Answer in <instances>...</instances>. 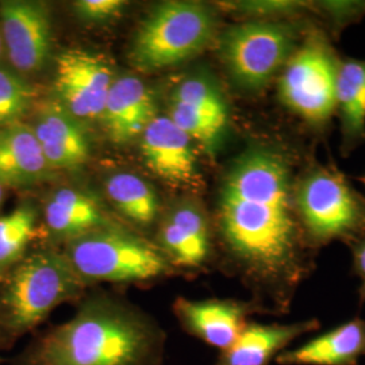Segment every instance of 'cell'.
Here are the masks:
<instances>
[{
  "instance_id": "1",
  "label": "cell",
  "mask_w": 365,
  "mask_h": 365,
  "mask_svg": "<svg viewBox=\"0 0 365 365\" xmlns=\"http://www.w3.org/2000/svg\"><path fill=\"white\" fill-rule=\"evenodd\" d=\"M294 168L272 146H252L226 172L218 200L222 244L242 274L287 314L313 269L294 205Z\"/></svg>"
},
{
  "instance_id": "2",
  "label": "cell",
  "mask_w": 365,
  "mask_h": 365,
  "mask_svg": "<svg viewBox=\"0 0 365 365\" xmlns=\"http://www.w3.org/2000/svg\"><path fill=\"white\" fill-rule=\"evenodd\" d=\"M168 336L128 302L93 295L68 321L37 333L11 365H163Z\"/></svg>"
},
{
  "instance_id": "3",
  "label": "cell",
  "mask_w": 365,
  "mask_h": 365,
  "mask_svg": "<svg viewBox=\"0 0 365 365\" xmlns=\"http://www.w3.org/2000/svg\"><path fill=\"white\" fill-rule=\"evenodd\" d=\"M84 288L63 250H30L0 280V353L33 333L58 306L80 298Z\"/></svg>"
},
{
  "instance_id": "4",
  "label": "cell",
  "mask_w": 365,
  "mask_h": 365,
  "mask_svg": "<svg viewBox=\"0 0 365 365\" xmlns=\"http://www.w3.org/2000/svg\"><path fill=\"white\" fill-rule=\"evenodd\" d=\"M63 252L86 287L92 283H146L173 269L156 244L108 223L68 241Z\"/></svg>"
},
{
  "instance_id": "5",
  "label": "cell",
  "mask_w": 365,
  "mask_h": 365,
  "mask_svg": "<svg viewBox=\"0 0 365 365\" xmlns=\"http://www.w3.org/2000/svg\"><path fill=\"white\" fill-rule=\"evenodd\" d=\"M217 27V14L207 4L164 1L138 27L131 43V63L143 71L185 63L209 46Z\"/></svg>"
},
{
  "instance_id": "6",
  "label": "cell",
  "mask_w": 365,
  "mask_h": 365,
  "mask_svg": "<svg viewBox=\"0 0 365 365\" xmlns=\"http://www.w3.org/2000/svg\"><path fill=\"white\" fill-rule=\"evenodd\" d=\"M294 205L312 249L365 237V199L333 168L314 165L295 179Z\"/></svg>"
},
{
  "instance_id": "7",
  "label": "cell",
  "mask_w": 365,
  "mask_h": 365,
  "mask_svg": "<svg viewBox=\"0 0 365 365\" xmlns=\"http://www.w3.org/2000/svg\"><path fill=\"white\" fill-rule=\"evenodd\" d=\"M294 21H250L226 29L218 52L230 78L241 90L267 87L286 66L304 33Z\"/></svg>"
},
{
  "instance_id": "8",
  "label": "cell",
  "mask_w": 365,
  "mask_h": 365,
  "mask_svg": "<svg viewBox=\"0 0 365 365\" xmlns=\"http://www.w3.org/2000/svg\"><path fill=\"white\" fill-rule=\"evenodd\" d=\"M339 60L325 34L306 31L279 73L282 105L312 128L322 129L337 111L336 87Z\"/></svg>"
},
{
  "instance_id": "9",
  "label": "cell",
  "mask_w": 365,
  "mask_h": 365,
  "mask_svg": "<svg viewBox=\"0 0 365 365\" xmlns=\"http://www.w3.org/2000/svg\"><path fill=\"white\" fill-rule=\"evenodd\" d=\"M0 33L11 66L36 72L52 52V22L46 4L31 0L0 3Z\"/></svg>"
},
{
  "instance_id": "10",
  "label": "cell",
  "mask_w": 365,
  "mask_h": 365,
  "mask_svg": "<svg viewBox=\"0 0 365 365\" xmlns=\"http://www.w3.org/2000/svg\"><path fill=\"white\" fill-rule=\"evenodd\" d=\"M173 313L184 333L220 352L230 348L255 313L267 309L235 299L191 300L178 298Z\"/></svg>"
},
{
  "instance_id": "11",
  "label": "cell",
  "mask_w": 365,
  "mask_h": 365,
  "mask_svg": "<svg viewBox=\"0 0 365 365\" xmlns=\"http://www.w3.org/2000/svg\"><path fill=\"white\" fill-rule=\"evenodd\" d=\"M113 81L111 69L90 53L68 51L57 58L54 87L61 103L75 118L102 117Z\"/></svg>"
},
{
  "instance_id": "12",
  "label": "cell",
  "mask_w": 365,
  "mask_h": 365,
  "mask_svg": "<svg viewBox=\"0 0 365 365\" xmlns=\"http://www.w3.org/2000/svg\"><path fill=\"white\" fill-rule=\"evenodd\" d=\"M191 138L170 117H155L141 134L145 163L160 178L173 184L194 180L196 156Z\"/></svg>"
},
{
  "instance_id": "13",
  "label": "cell",
  "mask_w": 365,
  "mask_h": 365,
  "mask_svg": "<svg viewBox=\"0 0 365 365\" xmlns=\"http://www.w3.org/2000/svg\"><path fill=\"white\" fill-rule=\"evenodd\" d=\"M319 327L317 318L295 324H260L250 319L235 344L220 353L214 365H271L294 341Z\"/></svg>"
},
{
  "instance_id": "14",
  "label": "cell",
  "mask_w": 365,
  "mask_h": 365,
  "mask_svg": "<svg viewBox=\"0 0 365 365\" xmlns=\"http://www.w3.org/2000/svg\"><path fill=\"white\" fill-rule=\"evenodd\" d=\"M31 128L51 170H75L88 160L90 144L86 133L66 107L56 102L46 103Z\"/></svg>"
},
{
  "instance_id": "15",
  "label": "cell",
  "mask_w": 365,
  "mask_h": 365,
  "mask_svg": "<svg viewBox=\"0 0 365 365\" xmlns=\"http://www.w3.org/2000/svg\"><path fill=\"white\" fill-rule=\"evenodd\" d=\"M172 268L200 269L212 255V240L205 214L195 206H182L164 222L157 245Z\"/></svg>"
},
{
  "instance_id": "16",
  "label": "cell",
  "mask_w": 365,
  "mask_h": 365,
  "mask_svg": "<svg viewBox=\"0 0 365 365\" xmlns=\"http://www.w3.org/2000/svg\"><path fill=\"white\" fill-rule=\"evenodd\" d=\"M153 96L135 76L114 78L106 98L102 118L110 137L128 143L143 134L155 115Z\"/></svg>"
},
{
  "instance_id": "17",
  "label": "cell",
  "mask_w": 365,
  "mask_h": 365,
  "mask_svg": "<svg viewBox=\"0 0 365 365\" xmlns=\"http://www.w3.org/2000/svg\"><path fill=\"white\" fill-rule=\"evenodd\" d=\"M365 356V321H351L309 339L274 360L279 365H359Z\"/></svg>"
},
{
  "instance_id": "18",
  "label": "cell",
  "mask_w": 365,
  "mask_h": 365,
  "mask_svg": "<svg viewBox=\"0 0 365 365\" xmlns=\"http://www.w3.org/2000/svg\"><path fill=\"white\" fill-rule=\"evenodd\" d=\"M51 170L31 126L22 122L0 129V182L27 187Z\"/></svg>"
},
{
  "instance_id": "19",
  "label": "cell",
  "mask_w": 365,
  "mask_h": 365,
  "mask_svg": "<svg viewBox=\"0 0 365 365\" xmlns=\"http://www.w3.org/2000/svg\"><path fill=\"white\" fill-rule=\"evenodd\" d=\"M45 222L53 237L66 244L107 223L96 200L72 188H63L52 196L45 207Z\"/></svg>"
},
{
  "instance_id": "20",
  "label": "cell",
  "mask_w": 365,
  "mask_h": 365,
  "mask_svg": "<svg viewBox=\"0 0 365 365\" xmlns=\"http://www.w3.org/2000/svg\"><path fill=\"white\" fill-rule=\"evenodd\" d=\"M336 105L345 146L365 140V60L339 61Z\"/></svg>"
},
{
  "instance_id": "21",
  "label": "cell",
  "mask_w": 365,
  "mask_h": 365,
  "mask_svg": "<svg viewBox=\"0 0 365 365\" xmlns=\"http://www.w3.org/2000/svg\"><path fill=\"white\" fill-rule=\"evenodd\" d=\"M107 195L130 221L148 226L156 218L158 200L153 188L133 173L113 175L107 185Z\"/></svg>"
},
{
  "instance_id": "22",
  "label": "cell",
  "mask_w": 365,
  "mask_h": 365,
  "mask_svg": "<svg viewBox=\"0 0 365 365\" xmlns=\"http://www.w3.org/2000/svg\"><path fill=\"white\" fill-rule=\"evenodd\" d=\"M36 211L21 206L0 217V280L30 252L36 235Z\"/></svg>"
},
{
  "instance_id": "23",
  "label": "cell",
  "mask_w": 365,
  "mask_h": 365,
  "mask_svg": "<svg viewBox=\"0 0 365 365\" xmlns=\"http://www.w3.org/2000/svg\"><path fill=\"white\" fill-rule=\"evenodd\" d=\"M173 103L191 107L223 125H227V103L218 86L205 76H192L182 80L173 93Z\"/></svg>"
},
{
  "instance_id": "24",
  "label": "cell",
  "mask_w": 365,
  "mask_h": 365,
  "mask_svg": "<svg viewBox=\"0 0 365 365\" xmlns=\"http://www.w3.org/2000/svg\"><path fill=\"white\" fill-rule=\"evenodd\" d=\"M34 90L18 72L0 68V129L21 122L33 105Z\"/></svg>"
},
{
  "instance_id": "25",
  "label": "cell",
  "mask_w": 365,
  "mask_h": 365,
  "mask_svg": "<svg viewBox=\"0 0 365 365\" xmlns=\"http://www.w3.org/2000/svg\"><path fill=\"white\" fill-rule=\"evenodd\" d=\"M170 118L184 134L209 149L215 146L227 126L180 103L172 105Z\"/></svg>"
},
{
  "instance_id": "26",
  "label": "cell",
  "mask_w": 365,
  "mask_h": 365,
  "mask_svg": "<svg viewBox=\"0 0 365 365\" xmlns=\"http://www.w3.org/2000/svg\"><path fill=\"white\" fill-rule=\"evenodd\" d=\"M237 9L260 16V21H265V18H268L267 21H292V18L307 11L310 6L302 1H252L241 3Z\"/></svg>"
},
{
  "instance_id": "27",
  "label": "cell",
  "mask_w": 365,
  "mask_h": 365,
  "mask_svg": "<svg viewBox=\"0 0 365 365\" xmlns=\"http://www.w3.org/2000/svg\"><path fill=\"white\" fill-rule=\"evenodd\" d=\"M125 4L122 0H78L73 9L81 21L103 22L120 13Z\"/></svg>"
},
{
  "instance_id": "28",
  "label": "cell",
  "mask_w": 365,
  "mask_h": 365,
  "mask_svg": "<svg viewBox=\"0 0 365 365\" xmlns=\"http://www.w3.org/2000/svg\"><path fill=\"white\" fill-rule=\"evenodd\" d=\"M353 272L360 279V303L365 302V237L351 244Z\"/></svg>"
},
{
  "instance_id": "29",
  "label": "cell",
  "mask_w": 365,
  "mask_h": 365,
  "mask_svg": "<svg viewBox=\"0 0 365 365\" xmlns=\"http://www.w3.org/2000/svg\"><path fill=\"white\" fill-rule=\"evenodd\" d=\"M4 185L0 182V203H1V200H3V194H4Z\"/></svg>"
},
{
  "instance_id": "30",
  "label": "cell",
  "mask_w": 365,
  "mask_h": 365,
  "mask_svg": "<svg viewBox=\"0 0 365 365\" xmlns=\"http://www.w3.org/2000/svg\"><path fill=\"white\" fill-rule=\"evenodd\" d=\"M1 52H3V38H1V33H0V56H1Z\"/></svg>"
},
{
  "instance_id": "31",
  "label": "cell",
  "mask_w": 365,
  "mask_h": 365,
  "mask_svg": "<svg viewBox=\"0 0 365 365\" xmlns=\"http://www.w3.org/2000/svg\"><path fill=\"white\" fill-rule=\"evenodd\" d=\"M360 180H361V182H363V184H364V185H365V176H363V178H361V179H360Z\"/></svg>"
},
{
  "instance_id": "32",
  "label": "cell",
  "mask_w": 365,
  "mask_h": 365,
  "mask_svg": "<svg viewBox=\"0 0 365 365\" xmlns=\"http://www.w3.org/2000/svg\"><path fill=\"white\" fill-rule=\"evenodd\" d=\"M0 363H1V359H0Z\"/></svg>"
}]
</instances>
